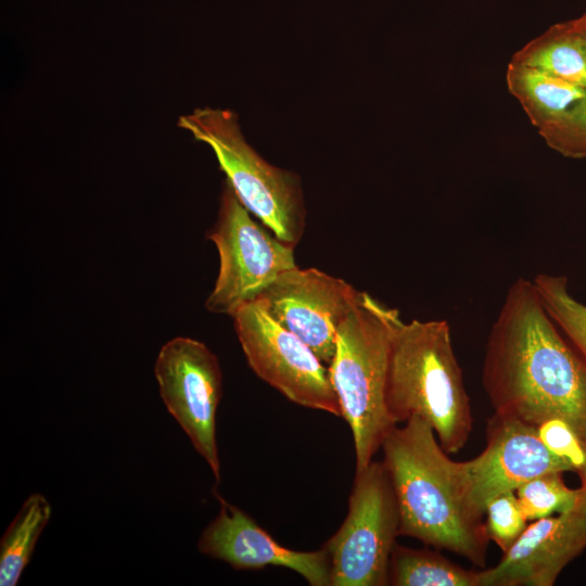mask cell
<instances>
[{
    "label": "cell",
    "mask_w": 586,
    "mask_h": 586,
    "mask_svg": "<svg viewBox=\"0 0 586 586\" xmlns=\"http://www.w3.org/2000/svg\"><path fill=\"white\" fill-rule=\"evenodd\" d=\"M482 383L496 413L535 428L561 419L586 449V360L530 280L518 278L507 292L487 337Z\"/></svg>",
    "instance_id": "6da1fadb"
},
{
    "label": "cell",
    "mask_w": 586,
    "mask_h": 586,
    "mask_svg": "<svg viewBox=\"0 0 586 586\" xmlns=\"http://www.w3.org/2000/svg\"><path fill=\"white\" fill-rule=\"evenodd\" d=\"M381 448L398 505L399 535L484 568L489 537L473 501L469 460H451L419 417L395 425Z\"/></svg>",
    "instance_id": "7a4b0ae2"
},
{
    "label": "cell",
    "mask_w": 586,
    "mask_h": 586,
    "mask_svg": "<svg viewBox=\"0 0 586 586\" xmlns=\"http://www.w3.org/2000/svg\"><path fill=\"white\" fill-rule=\"evenodd\" d=\"M385 405L397 424L423 419L447 454L468 443L472 431L470 398L446 320L405 322L396 310L385 382Z\"/></svg>",
    "instance_id": "3957f363"
},
{
    "label": "cell",
    "mask_w": 586,
    "mask_h": 586,
    "mask_svg": "<svg viewBox=\"0 0 586 586\" xmlns=\"http://www.w3.org/2000/svg\"><path fill=\"white\" fill-rule=\"evenodd\" d=\"M390 308L366 292L342 320L330 379L355 447L356 471L366 468L396 425L385 405L392 320Z\"/></svg>",
    "instance_id": "277c9868"
},
{
    "label": "cell",
    "mask_w": 586,
    "mask_h": 586,
    "mask_svg": "<svg viewBox=\"0 0 586 586\" xmlns=\"http://www.w3.org/2000/svg\"><path fill=\"white\" fill-rule=\"evenodd\" d=\"M178 127L211 148L243 205L281 241L295 246L305 228L300 177L264 160L245 140L238 115L201 107L181 115Z\"/></svg>",
    "instance_id": "5b68a950"
},
{
    "label": "cell",
    "mask_w": 586,
    "mask_h": 586,
    "mask_svg": "<svg viewBox=\"0 0 586 586\" xmlns=\"http://www.w3.org/2000/svg\"><path fill=\"white\" fill-rule=\"evenodd\" d=\"M219 269L205 307L232 316L255 301L282 272L296 267L294 246L258 224L225 179L217 220L208 232Z\"/></svg>",
    "instance_id": "8992f818"
},
{
    "label": "cell",
    "mask_w": 586,
    "mask_h": 586,
    "mask_svg": "<svg viewBox=\"0 0 586 586\" xmlns=\"http://www.w3.org/2000/svg\"><path fill=\"white\" fill-rule=\"evenodd\" d=\"M399 535V510L383 461L356 471L348 513L324 544L331 558V586L388 585V566Z\"/></svg>",
    "instance_id": "52a82bcc"
},
{
    "label": "cell",
    "mask_w": 586,
    "mask_h": 586,
    "mask_svg": "<svg viewBox=\"0 0 586 586\" xmlns=\"http://www.w3.org/2000/svg\"><path fill=\"white\" fill-rule=\"evenodd\" d=\"M251 369L289 400L342 417L329 367L255 300L232 316Z\"/></svg>",
    "instance_id": "ba28073f"
},
{
    "label": "cell",
    "mask_w": 586,
    "mask_h": 586,
    "mask_svg": "<svg viewBox=\"0 0 586 586\" xmlns=\"http://www.w3.org/2000/svg\"><path fill=\"white\" fill-rule=\"evenodd\" d=\"M154 374L168 412L220 482L216 412L222 374L216 355L198 340L177 336L161 347Z\"/></svg>",
    "instance_id": "9c48e42d"
},
{
    "label": "cell",
    "mask_w": 586,
    "mask_h": 586,
    "mask_svg": "<svg viewBox=\"0 0 586 586\" xmlns=\"http://www.w3.org/2000/svg\"><path fill=\"white\" fill-rule=\"evenodd\" d=\"M361 293L316 268L296 266L282 272L256 300L329 367L336 349L337 328Z\"/></svg>",
    "instance_id": "30bf717a"
},
{
    "label": "cell",
    "mask_w": 586,
    "mask_h": 586,
    "mask_svg": "<svg viewBox=\"0 0 586 586\" xmlns=\"http://www.w3.org/2000/svg\"><path fill=\"white\" fill-rule=\"evenodd\" d=\"M586 548V496L571 510L536 520L493 568L477 571L479 586H551Z\"/></svg>",
    "instance_id": "8fae6325"
},
{
    "label": "cell",
    "mask_w": 586,
    "mask_h": 586,
    "mask_svg": "<svg viewBox=\"0 0 586 586\" xmlns=\"http://www.w3.org/2000/svg\"><path fill=\"white\" fill-rule=\"evenodd\" d=\"M215 495L220 509L200 535L201 553L225 561L235 570L281 566L296 572L311 586H331V558L326 548L314 551L286 548L243 510L218 493Z\"/></svg>",
    "instance_id": "7c38bea8"
},
{
    "label": "cell",
    "mask_w": 586,
    "mask_h": 586,
    "mask_svg": "<svg viewBox=\"0 0 586 586\" xmlns=\"http://www.w3.org/2000/svg\"><path fill=\"white\" fill-rule=\"evenodd\" d=\"M486 441V448L469 460L473 501L483 513L495 497L534 477L574 471L543 444L537 428L517 419L495 412L487 422Z\"/></svg>",
    "instance_id": "4fadbf2b"
},
{
    "label": "cell",
    "mask_w": 586,
    "mask_h": 586,
    "mask_svg": "<svg viewBox=\"0 0 586 586\" xmlns=\"http://www.w3.org/2000/svg\"><path fill=\"white\" fill-rule=\"evenodd\" d=\"M506 85L538 130L559 120L586 95V88L511 61L506 72Z\"/></svg>",
    "instance_id": "5bb4252c"
},
{
    "label": "cell",
    "mask_w": 586,
    "mask_h": 586,
    "mask_svg": "<svg viewBox=\"0 0 586 586\" xmlns=\"http://www.w3.org/2000/svg\"><path fill=\"white\" fill-rule=\"evenodd\" d=\"M510 61L586 88V41L573 23L551 27L513 53Z\"/></svg>",
    "instance_id": "9a60e30c"
},
{
    "label": "cell",
    "mask_w": 586,
    "mask_h": 586,
    "mask_svg": "<svg viewBox=\"0 0 586 586\" xmlns=\"http://www.w3.org/2000/svg\"><path fill=\"white\" fill-rule=\"evenodd\" d=\"M51 514V505L42 494L25 499L0 539V586L18 583Z\"/></svg>",
    "instance_id": "2e32d148"
},
{
    "label": "cell",
    "mask_w": 586,
    "mask_h": 586,
    "mask_svg": "<svg viewBox=\"0 0 586 586\" xmlns=\"http://www.w3.org/2000/svg\"><path fill=\"white\" fill-rule=\"evenodd\" d=\"M388 585L479 586L477 571L466 570L436 551L395 544L388 566Z\"/></svg>",
    "instance_id": "e0dca14e"
},
{
    "label": "cell",
    "mask_w": 586,
    "mask_h": 586,
    "mask_svg": "<svg viewBox=\"0 0 586 586\" xmlns=\"http://www.w3.org/2000/svg\"><path fill=\"white\" fill-rule=\"evenodd\" d=\"M532 282L546 311L586 360V305L570 294L566 277L537 273Z\"/></svg>",
    "instance_id": "ac0fdd59"
},
{
    "label": "cell",
    "mask_w": 586,
    "mask_h": 586,
    "mask_svg": "<svg viewBox=\"0 0 586 586\" xmlns=\"http://www.w3.org/2000/svg\"><path fill=\"white\" fill-rule=\"evenodd\" d=\"M520 507L528 521L571 510L582 497V488H569L560 472L539 475L515 491Z\"/></svg>",
    "instance_id": "d6986e66"
},
{
    "label": "cell",
    "mask_w": 586,
    "mask_h": 586,
    "mask_svg": "<svg viewBox=\"0 0 586 586\" xmlns=\"http://www.w3.org/2000/svg\"><path fill=\"white\" fill-rule=\"evenodd\" d=\"M486 531L489 539L506 552L526 528L528 521L514 492H507L491 500L486 507Z\"/></svg>",
    "instance_id": "ffe728a7"
},
{
    "label": "cell",
    "mask_w": 586,
    "mask_h": 586,
    "mask_svg": "<svg viewBox=\"0 0 586 586\" xmlns=\"http://www.w3.org/2000/svg\"><path fill=\"white\" fill-rule=\"evenodd\" d=\"M538 133L548 146L565 156H586V95Z\"/></svg>",
    "instance_id": "44dd1931"
},
{
    "label": "cell",
    "mask_w": 586,
    "mask_h": 586,
    "mask_svg": "<svg viewBox=\"0 0 586 586\" xmlns=\"http://www.w3.org/2000/svg\"><path fill=\"white\" fill-rule=\"evenodd\" d=\"M543 444L578 471L586 462V449L575 431L561 419H550L537 428Z\"/></svg>",
    "instance_id": "7402d4cb"
},
{
    "label": "cell",
    "mask_w": 586,
    "mask_h": 586,
    "mask_svg": "<svg viewBox=\"0 0 586 586\" xmlns=\"http://www.w3.org/2000/svg\"><path fill=\"white\" fill-rule=\"evenodd\" d=\"M573 25L586 41V16L577 22H573Z\"/></svg>",
    "instance_id": "603a6c76"
},
{
    "label": "cell",
    "mask_w": 586,
    "mask_h": 586,
    "mask_svg": "<svg viewBox=\"0 0 586 586\" xmlns=\"http://www.w3.org/2000/svg\"><path fill=\"white\" fill-rule=\"evenodd\" d=\"M579 479H581V488L583 489L585 496H586V462L583 466L581 470L577 471Z\"/></svg>",
    "instance_id": "cb8c5ba5"
}]
</instances>
